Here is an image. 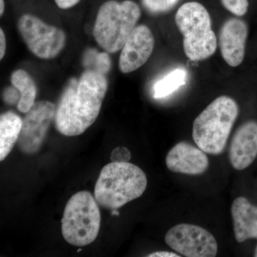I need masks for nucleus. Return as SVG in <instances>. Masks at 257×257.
<instances>
[{"mask_svg":"<svg viewBox=\"0 0 257 257\" xmlns=\"http://www.w3.org/2000/svg\"><path fill=\"white\" fill-rule=\"evenodd\" d=\"M224 8L236 16H243L247 13L248 0H221Z\"/></svg>","mask_w":257,"mask_h":257,"instance_id":"obj_19","label":"nucleus"},{"mask_svg":"<svg viewBox=\"0 0 257 257\" xmlns=\"http://www.w3.org/2000/svg\"><path fill=\"white\" fill-rule=\"evenodd\" d=\"M23 127V119L13 111L0 116V160L3 162L18 143Z\"/></svg>","mask_w":257,"mask_h":257,"instance_id":"obj_15","label":"nucleus"},{"mask_svg":"<svg viewBox=\"0 0 257 257\" xmlns=\"http://www.w3.org/2000/svg\"><path fill=\"white\" fill-rule=\"evenodd\" d=\"M20 94L15 87L8 88L4 92V100L9 104H14L19 102Z\"/></svg>","mask_w":257,"mask_h":257,"instance_id":"obj_21","label":"nucleus"},{"mask_svg":"<svg viewBox=\"0 0 257 257\" xmlns=\"http://www.w3.org/2000/svg\"><path fill=\"white\" fill-rule=\"evenodd\" d=\"M165 239L170 248L184 256L214 257L217 253L215 237L197 225H175L167 231Z\"/></svg>","mask_w":257,"mask_h":257,"instance_id":"obj_8","label":"nucleus"},{"mask_svg":"<svg viewBox=\"0 0 257 257\" xmlns=\"http://www.w3.org/2000/svg\"><path fill=\"white\" fill-rule=\"evenodd\" d=\"M175 23L183 35L184 53L189 60H207L215 53L217 38L211 28L210 15L202 4L184 3L176 13Z\"/></svg>","mask_w":257,"mask_h":257,"instance_id":"obj_5","label":"nucleus"},{"mask_svg":"<svg viewBox=\"0 0 257 257\" xmlns=\"http://www.w3.org/2000/svg\"><path fill=\"white\" fill-rule=\"evenodd\" d=\"M10 81L20 94L18 110L20 112H28L36 102L37 89L35 81L30 74L23 69H18L13 72Z\"/></svg>","mask_w":257,"mask_h":257,"instance_id":"obj_16","label":"nucleus"},{"mask_svg":"<svg viewBox=\"0 0 257 257\" xmlns=\"http://www.w3.org/2000/svg\"><path fill=\"white\" fill-rule=\"evenodd\" d=\"M7 40L5 34L3 29L0 30V59L3 60L6 53Z\"/></svg>","mask_w":257,"mask_h":257,"instance_id":"obj_23","label":"nucleus"},{"mask_svg":"<svg viewBox=\"0 0 257 257\" xmlns=\"http://www.w3.org/2000/svg\"><path fill=\"white\" fill-rule=\"evenodd\" d=\"M247 37V25L241 19L231 18L223 24L218 45L223 59L230 67L242 63Z\"/></svg>","mask_w":257,"mask_h":257,"instance_id":"obj_11","label":"nucleus"},{"mask_svg":"<svg viewBox=\"0 0 257 257\" xmlns=\"http://www.w3.org/2000/svg\"><path fill=\"white\" fill-rule=\"evenodd\" d=\"M254 256L257 257V246H256V250H255Z\"/></svg>","mask_w":257,"mask_h":257,"instance_id":"obj_26","label":"nucleus"},{"mask_svg":"<svg viewBox=\"0 0 257 257\" xmlns=\"http://www.w3.org/2000/svg\"><path fill=\"white\" fill-rule=\"evenodd\" d=\"M167 168L175 173L202 175L209 167L205 152L186 142H181L169 151L166 157Z\"/></svg>","mask_w":257,"mask_h":257,"instance_id":"obj_12","label":"nucleus"},{"mask_svg":"<svg viewBox=\"0 0 257 257\" xmlns=\"http://www.w3.org/2000/svg\"><path fill=\"white\" fill-rule=\"evenodd\" d=\"M187 72L179 67L159 79L153 86V95L156 99L166 97L184 86L187 82Z\"/></svg>","mask_w":257,"mask_h":257,"instance_id":"obj_17","label":"nucleus"},{"mask_svg":"<svg viewBox=\"0 0 257 257\" xmlns=\"http://www.w3.org/2000/svg\"><path fill=\"white\" fill-rule=\"evenodd\" d=\"M147 176L130 162H111L103 167L94 187L98 204L114 210L141 197L146 190Z\"/></svg>","mask_w":257,"mask_h":257,"instance_id":"obj_2","label":"nucleus"},{"mask_svg":"<svg viewBox=\"0 0 257 257\" xmlns=\"http://www.w3.org/2000/svg\"><path fill=\"white\" fill-rule=\"evenodd\" d=\"M148 257H180V255L171 251H161L150 253L147 255Z\"/></svg>","mask_w":257,"mask_h":257,"instance_id":"obj_24","label":"nucleus"},{"mask_svg":"<svg viewBox=\"0 0 257 257\" xmlns=\"http://www.w3.org/2000/svg\"><path fill=\"white\" fill-rule=\"evenodd\" d=\"M57 106L51 101H38L23 119V127L18 144L20 151L35 155L42 146L51 123L55 120Z\"/></svg>","mask_w":257,"mask_h":257,"instance_id":"obj_9","label":"nucleus"},{"mask_svg":"<svg viewBox=\"0 0 257 257\" xmlns=\"http://www.w3.org/2000/svg\"><path fill=\"white\" fill-rule=\"evenodd\" d=\"M229 160L236 170H243L254 161L257 156V122L248 121L239 126L231 140Z\"/></svg>","mask_w":257,"mask_h":257,"instance_id":"obj_13","label":"nucleus"},{"mask_svg":"<svg viewBox=\"0 0 257 257\" xmlns=\"http://www.w3.org/2000/svg\"><path fill=\"white\" fill-rule=\"evenodd\" d=\"M140 17V7L132 0L122 3L116 0L105 2L96 15L93 28L94 40L108 53L121 50L136 28Z\"/></svg>","mask_w":257,"mask_h":257,"instance_id":"obj_4","label":"nucleus"},{"mask_svg":"<svg viewBox=\"0 0 257 257\" xmlns=\"http://www.w3.org/2000/svg\"><path fill=\"white\" fill-rule=\"evenodd\" d=\"M235 239L239 243L257 238V207L245 197L236 198L231 205Z\"/></svg>","mask_w":257,"mask_h":257,"instance_id":"obj_14","label":"nucleus"},{"mask_svg":"<svg viewBox=\"0 0 257 257\" xmlns=\"http://www.w3.org/2000/svg\"><path fill=\"white\" fill-rule=\"evenodd\" d=\"M81 251H82V248H79V249L77 250V251H78V252H80Z\"/></svg>","mask_w":257,"mask_h":257,"instance_id":"obj_27","label":"nucleus"},{"mask_svg":"<svg viewBox=\"0 0 257 257\" xmlns=\"http://www.w3.org/2000/svg\"><path fill=\"white\" fill-rule=\"evenodd\" d=\"M61 223L67 242L76 246L90 244L100 229V211L95 198L87 191L74 194L66 204Z\"/></svg>","mask_w":257,"mask_h":257,"instance_id":"obj_6","label":"nucleus"},{"mask_svg":"<svg viewBox=\"0 0 257 257\" xmlns=\"http://www.w3.org/2000/svg\"><path fill=\"white\" fill-rule=\"evenodd\" d=\"M107 89L105 74L96 69H86L79 79H72L57 106V131L67 137L84 133L97 119Z\"/></svg>","mask_w":257,"mask_h":257,"instance_id":"obj_1","label":"nucleus"},{"mask_svg":"<svg viewBox=\"0 0 257 257\" xmlns=\"http://www.w3.org/2000/svg\"><path fill=\"white\" fill-rule=\"evenodd\" d=\"M80 0H55L56 5L62 10H68L78 4Z\"/></svg>","mask_w":257,"mask_h":257,"instance_id":"obj_22","label":"nucleus"},{"mask_svg":"<svg viewBox=\"0 0 257 257\" xmlns=\"http://www.w3.org/2000/svg\"><path fill=\"white\" fill-rule=\"evenodd\" d=\"M131 152L124 147H117L111 153V162H130Z\"/></svg>","mask_w":257,"mask_h":257,"instance_id":"obj_20","label":"nucleus"},{"mask_svg":"<svg viewBox=\"0 0 257 257\" xmlns=\"http://www.w3.org/2000/svg\"><path fill=\"white\" fill-rule=\"evenodd\" d=\"M5 8L4 0H0V15H1V16H3V14H4Z\"/></svg>","mask_w":257,"mask_h":257,"instance_id":"obj_25","label":"nucleus"},{"mask_svg":"<svg viewBox=\"0 0 257 257\" xmlns=\"http://www.w3.org/2000/svg\"><path fill=\"white\" fill-rule=\"evenodd\" d=\"M155 37L146 25L137 26L121 49L119 67L122 73L138 70L146 63L155 48Z\"/></svg>","mask_w":257,"mask_h":257,"instance_id":"obj_10","label":"nucleus"},{"mask_svg":"<svg viewBox=\"0 0 257 257\" xmlns=\"http://www.w3.org/2000/svg\"><path fill=\"white\" fill-rule=\"evenodd\" d=\"M238 115L239 106L234 99L228 96L216 98L193 122L194 143L205 153L219 155L226 147Z\"/></svg>","mask_w":257,"mask_h":257,"instance_id":"obj_3","label":"nucleus"},{"mask_svg":"<svg viewBox=\"0 0 257 257\" xmlns=\"http://www.w3.org/2000/svg\"><path fill=\"white\" fill-rule=\"evenodd\" d=\"M18 28L29 50L38 58L52 60L65 47V32L35 15L25 14L20 17Z\"/></svg>","mask_w":257,"mask_h":257,"instance_id":"obj_7","label":"nucleus"},{"mask_svg":"<svg viewBox=\"0 0 257 257\" xmlns=\"http://www.w3.org/2000/svg\"><path fill=\"white\" fill-rule=\"evenodd\" d=\"M180 0H141L145 9L152 15L167 13L178 4Z\"/></svg>","mask_w":257,"mask_h":257,"instance_id":"obj_18","label":"nucleus"}]
</instances>
